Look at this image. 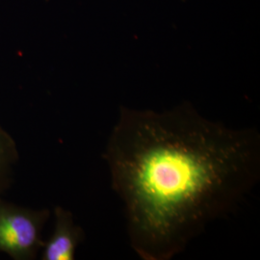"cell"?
Wrapping results in <instances>:
<instances>
[{
	"mask_svg": "<svg viewBox=\"0 0 260 260\" xmlns=\"http://www.w3.org/2000/svg\"><path fill=\"white\" fill-rule=\"evenodd\" d=\"M103 157L132 250L171 260L257 184L260 134L206 119L188 103L164 111L121 107Z\"/></svg>",
	"mask_w": 260,
	"mask_h": 260,
	"instance_id": "obj_1",
	"label": "cell"
},
{
	"mask_svg": "<svg viewBox=\"0 0 260 260\" xmlns=\"http://www.w3.org/2000/svg\"><path fill=\"white\" fill-rule=\"evenodd\" d=\"M50 210L13 205L0 198V251L13 259H35L43 250L42 232Z\"/></svg>",
	"mask_w": 260,
	"mask_h": 260,
	"instance_id": "obj_2",
	"label": "cell"
},
{
	"mask_svg": "<svg viewBox=\"0 0 260 260\" xmlns=\"http://www.w3.org/2000/svg\"><path fill=\"white\" fill-rule=\"evenodd\" d=\"M85 233L75 223L74 215L62 206L54 208L53 233L42 250L43 260H74Z\"/></svg>",
	"mask_w": 260,
	"mask_h": 260,
	"instance_id": "obj_3",
	"label": "cell"
},
{
	"mask_svg": "<svg viewBox=\"0 0 260 260\" xmlns=\"http://www.w3.org/2000/svg\"><path fill=\"white\" fill-rule=\"evenodd\" d=\"M19 152L15 140L0 125V198L8 187L13 169L18 162Z\"/></svg>",
	"mask_w": 260,
	"mask_h": 260,
	"instance_id": "obj_4",
	"label": "cell"
}]
</instances>
